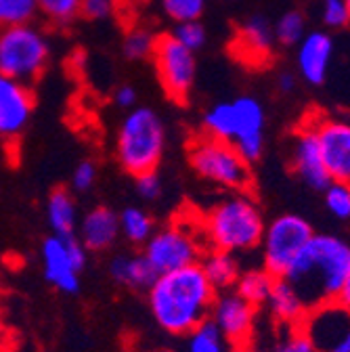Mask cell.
Wrapping results in <instances>:
<instances>
[{"label":"cell","instance_id":"obj_9","mask_svg":"<svg viewBox=\"0 0 350 352\" xmlns=\"http://www.w3.org/2000/svg\"><path fill=\"white\" fill-rule=\"evenodd\" d=\"M151 59H153L164 93L174 103H187L193 91V84H195V74H197L195 53L185 49L183 44L168 32L155 38Z\"/></svg>","mask_w":350,"mask_h":352},{"label":"cell","instance_id":"obj_7","mask_svg":"<svg viewBox=\"0 0 350 352\" xmlns=\"http://www.w3.org/2000/svg\"><path fill=\"white\" fill-rule=\"evenodd\" d=\"M189 162L201 179L214 185L237 193H245L252 187V168L233 143L210 135L193 137L189 143Z\"/></svg>","mask_w":350,"mask_h":352},{"label":"cell","instance_id":"obj_33","mask_svg":"<svg viewBox=\"0 0 350 352\" xmlns=\"http://www.w3.org/2000/svg\"><path fill=\"white\" fill-rule=\"evenodd\" d=\"M321 21L329 30H342L350 23L344 0H321Z\"/></svg>","mask_w":350,"mask_h":352},{"label":"cell","instance_id":"obj_10","mask_svg":"<svg viewBox=\"0 0 350 352\" xmlns=\"http://www.w3.org/2000/svg\"><path fill=\"white\" fill-rule=\"evenodd\" d=\"M145 258L157 275L197 264L199 243L189 227L172 225L153 233L145 243Z\"/></svg>","mask_w":350,"mask_h":352},{"label":"cell","instance_id":"obj_20","mask_svg":"<svg viewBox=\"0 0 350 352\" xmlns=\"http://www.w3.org/2000/svg\"><path fill=\"white\" fill-rule=\"evenodd\" d=\"M267 304L271 306L273 315L285 325H300L304 321V317L309 315V308L304 306V302L300 300L296 289L285 279L275 281Z\"/></svg>","mask_w":350,"mask_h":352},{"label":"cell","instance_id":"obj_41","mask_svg":"<svg viewBox=\"0 0 350 352\" xmlns=\"http://www.w3.org/2000/svg\"><path fill=\"white\" fill-rule=\"evenodd\" d=\"M325 352H350V327L344 336H340Z\"/></svg>","mask_w":350,"mask_h":352},{"label":"cell","instance_id":"obj_3","mask_svg":"<svg viewBox=\"0 0 350 352\" xmlns=\"http://www.w3.org/2000/svg\"><path fill=\"white\" fill-rule=\"evenodd\" d=\"M201 231L212 245L221 252H248L260 245L265 233L262 212L252 197L235 193L216 204L201 220Z\"/></svg>","mask_w":350,"mask_h":352},{"label":"cell","instance_id":"obj_38","mask_svg":"<svg viewBox=\"0 0 350 352\" xmlns=\"http://www.w3.org/2000/svg\"><path fill=\"white\" fill-rule=\"evenodd\" d=\"M137 99H139L137 91H135L133 86H128V84L120 86L118 91H116V95H113L116 105H118V107H124V109H133V107H137Z\"/></svg>","mask_w":350,"mask_h":352},{"label":"cell","instance_id":"obj_4","mask_svg":"<svg viewBox=\"0 0 350 352\" xmlns=\"http://www.w3.org/2000/svg\"><path fill=\"white\" fill-rule=\"evenodd\" d=\"M206 135L233 143L241 157L252 164L265 149V109L256 97H237L212 105L204 116Z\"/></svg>","mask_w":350,"mask_h":352},{"label":"cell","instance_id":"obj_23","mask_svg":"<svg viewBox=\"0 0 350 352\" xmlns=\"http://www.w3.org/2000/svg\"><path fill=\"white\" fill-rule=\"evenodd\" d=\"M275 281H277V279H275L271 273H267L265 269L245 271V273L239 275L237 281H235V285H237V292H235V294L256 308V306L265 304V302L269 300Z\"/></svg>","mask_w":350,"mask_h":352},{"label":"cell","instance_id":"obj_5","mask_svg":"<svg viewBox=\"0 0 350 352\" xmlns=\"http://www.w3.org/2000/svg\"><path fill=\"white\" fill-rule=\"evenodd\" d=\"M166 132L160 116L149 107H133L122 120L116 139V155L120 166L135 179L155 172L164 155Z\"/></svg>","mask_w":350,"mask_h":352},{"label":"cell","instance_id":"obj_2","mask_svg":"<svg viewBox=\"0 0 350 352\" xmlns=\"http://www.w3.org/2000/svg\"><path fill=\"white\" fill-rule=\"evenodd\" d=\"M350 275V245L333 235H313L283 277L300 296L304 306H317L336 300L344 279Z\"/></svg>","mask_w":350,"mask_h":352},{"label":"cell","instance_id":"obj_27","mask_svg":"<svg viewBox=\"0 0 350 352\" xmlns=\"http://www.w3.org/2000/svg\"><path fill=\"white\" fill-rule=\"evenodd\" d=\"M38 13L45 15L53 25L65 28L76 17H80L82 0H36Z\"/></svg>","mask_w":350,"mask_h":352},{"label":"cell","instance_id":"obj_34","mask_svg":"<svg viewBox=\"0 0 350 352\" xmlns=\"http://www.w3.org/2000/svg\"><path fill=\"white\" fill-rule=\"evenodd\" d=\"M275 352H317L302 325H287V336L277 344Z\"/></svg>","mask_w":350,"mask_h":352},{"label":"cell","instance_id":"obj_32","mask_svg":"<svg viewBox=\"0 0 350 352\" xmlns=\"http://www.w3.org/2000/svg\"><path fill=\"white\" fill-rule=\"evenodd\" d=\"M172 36L177 38L185 49H189L191 53L199 51L204 44H206V28L197 21H185V23H177L174 25Z\"/></svg>","mask_w":350,"mask_h":352},{"label":"cell","instance_id":"obj_13","mask_svg":"<svg viewBox=\"0 0 350 352\" xmlns=\"http://www.w3.org/2000/svg\"><path fill=\"white\" fill-rule=\"evenodd\" d=\"M275 34L262 15L248 17L233 34L231 55L250 69H265L275 55Z\"/></svg>","mask_w":350,"mask_h":352},{"label":"cell","instance_id":"obj_35","mask_svg":"<svg viewBox=\"0 0 350 352\" xmlns=\"http://www.w3.org/2000/svg\"><path fill=\"white\" fill-rule=\"evenodd\" d=\"M116 11V0H82L80 15L91 21H101L111 17Z\"/></svg>","mask_w":350,"mask_h":352},{"label":"cell","instance_id":"obj_17","mask_svg":"<svg viewBox=\"0 0 350 352\" xmlns=\"http://www.w3.org/2000/svg\"><path fill=\"white\" fill-rule=\"evenodd\" d=\"M210 321L218 327L225 340L233 344H243L252 333L254 306L237 294H225L221 298H214Z\"/></svg>","mask_w":350,"mask_h":352},{"label":"cell","instance_id":"obj_37","mask_svg":"<svg viewBox=\"0 0 350 352\" xmlns=\"http://www.w3.org/2000/svg\"><path fill=\"white\" fill-rule=\"evenodd\" d=\"M137 191L145 199L160 197V193H162V181H160L157 172H147V174L137 176Z\"/></svg>","mask_w":350,"mask_h":352},{"label":"cell","instance_id":"obj_24","mask_svg":"<svg viewBox=\"0 0 350 352\" xmlns=\"http://www.w3.org/2000/svg\"><path fill=\"white\" fill-rule=\"evenodd\" d=\"M120 231L130 243H147L153 235V220L141 208H126L120 216Z\"/></svg>","mask_w":350,"mask_h":352},{"label":"cell","instance_id":"obj_8","mask_svg":"<svg viewBox=\"0 0 350 352\" xmlns=\"http://www.w3.org/2000/svg\"><path fill=\"white\" fill-rule=\"evenodd\" d=\"M315 235L313 227L298 214H281L262 233V262L265 271L283 279L304 245Z\"/></svg>","mask_w":350,"mask_h":352},{"label":"cell","instance_id":"obj_18","mask_svg":"<svg viewBox=\"0 0 350 352\" xmlns=\"http://www.w3.org/2000/svg\"><path fill=\"white\" fill-rule=\"evenodd\" d=\"M82 245L91 250H107L120 235V218L109 208H95L82 218Z\"/></svg>","mask_w":350,"mask_h":352},{"label":"cell","instance_id":"obj_19","mask_svg":"<svg viewBox=\"0 0 350 352\" xmlns=\"http://www.w3.org/2000/svg\"><path fill=\"white\" fill-rule=\"evenodd\" d=\"M111 277L128 287L135 289H149L157 279V273L145 258V254H122L116 256L109 264Z\"/></svg>","mask_w":350,"mask_h":352},{"label":"cell","instance_id":"obj_14","mask_svg":"<svg viewBox=\"0 0 350 352\" xmlns=\"http://www.w3.org/2000/svg\"><path fill=\"white\" fill-rule=\"evenodd\" d=\"M292 166L294 172L298 174V179L315 191H325V187L331 183L323 164L319 137L311 122V116L306 122H302V126L296 132L294 147H292Z\"/></svg>","mask_w":350,"mask_h":352},{"label":"cell","instance_id":"obj_15","mask_svg":"<svg viewBox=\"0 0 350 352\" xmlns=\"http://www.w3.org/2000/svg\"><path fill=\"white\" fill-rule=\"evenodd\" d=\"M34 111L30 86L0 74V139H19Z\"/></svg>","mask_w":350,"mask_h":352},{"label":"cell","instance_id":"obj_30","mask_svg":"<svg viewBox=\"0 0 350 352\" xmlns=\"http://www.w3.org/2000/svg\"><path fill=\"white\" fill-rule=\"evenodd\" d=\"M208 0H160V7L166 17L174 23L197 21L206 11Z\"/></svg>","mask_w":350,"mask_h":352},{"label":"cell","instance_id":"obj_36","mask_svg":"<svg viewBox=\"0 0 350 352\" xmlns=\"http://www.w3.org/2000/svg\"><path fill=\"white\" fill-rule=\"evenodd\" d=\"M95 181H97V168H95L93 162H82V164H78V168L72 174V185L78 191L91 189L95 185Z\"/></svg>","mask_w":350,"mask_h":352},{"label":"cell","instance_id":"obj_1","mask_svg":"<svg viewBox=\"0 0 350 352\" xmlns=\"http://www.w3.org/2000/svg\"><path fill=\"white\" fill-rule=\"evenodd\" d=\"M214 298L216 289L206 279L199 264L157 275L149 287L153 319L172 336H187L210 319Z\"/></svg>","mask_w":350,"mask_h":352},{"label":"cell","instance_id":"obj_39","mask_svg":"<svg viewBox=\"0 0 350 352\" xmlns=\"http://www.w3.org/2000/svg\"><path fill=\"white\" fill-rule=\"evenodd\" d=\"M333 302L340 304L342 308H346V311L350 313V275L344 279V283H342V287H340V292H338Z\"/></svg>","mask_w":350,"mask_h":352},{"label":"cell","instance_id":"obj_31","mask_svg":"<svg viewBox=\"0 0 350 352\" xmlns=\"http://www.w3.org/2000/svg\"><path fill=\"white\" fill-rule=\"evenodd\" d=\"M325 208L340 220L350 218V185L329 183L325 187Z\"/></svg>","mask_w":350,"mask_h":352},{"label":"cell","instance_id":"obj_42","mask_svg":"<svg viewBox=\"0 0 350 352\" xmlns=\"http://www.w3.org/2000/svg\"><path fill=\"white\" fill-rule=\"evenodd\" d=\"M7 340H9V336L5 333L3 321H0V352H3V350H5V346H7Z\"/></svg>","mask_w":350,"mask_h":352},{"label":"cell","instance_id":"obj_6","mask_svg":"<svg viewBox=\"0 0 350 352\" xmlns=\"http://www.w3.org/2000/svg\"><path fill=\"white\" fill-rule=\"evenodd\" d=\"M49 59V38L32 21L0 30V74L28 86L47 72Z\"/></svg>","mask_w":350,"mask_h":352},{"label":"cell","instance_id":"obj_29","mask_svg":"<svg viewBox=\"0 0 350 352\" xmlns=\"http://www.w3.org/2000/svg\"><path fill=\"white\" fill-rule=\"evenodd\" d=\"M155 38L153 32L145 30V28H133L126 38H124V55L130 59V61H143V59H149L151 53H153V47H155Z\"/></svg>","mask_w":350,"mask_h":352},{"label":"cell","instance_id":"obj_12","mask_svg":"<svg viewBox=\"0 0 350 352\" xmlns=\"http://www.w3.org/2000/svg\"><path fill=\"white\" fill-rule=\"evenodd\" d=\"M331 183L350 185V120L311 116Z\"/></svg>","mask_w":350,"mask_h":352},{"label":"cell","instance_id":"obj_43","mask_svg":"<svg viewBox=\"0 0 350 352\" xmlns=\"http://www.w3.org/2000/svg\"><path fill=\"white\" fill-rule=\"evenodd\" d=\"M346 3V9H348V17H350V0H344Z\"/></svg>","mask_w":350,"mask_h":352},{"label":"cell","instance_id":"obj_28","mask_svg":"<svg viewBox=\"0 0 350 352\" xmlns=\"http://www.w3.org/2000/svg\"><path fill=\"white\" fill-rule=\"evenodd\" d=\"M38 13L36 0H0V30L30 23Z\"/></svg>","mask_w":350,"mask_h":352},{"label":"cell","instance_id":"obj_40","mask_svg":"<svg viewBox=\"0 0 350 352\" xmlns=\"http://www.w3.org/2000/svg\"><path fill=\"white\" fill-rule=\"evenodd\" d=\"M277 86H279V91H281L283 95L292 93L294 88H296V76L289 74V72H281V74L277 76Z\"/></svg>","mask_w":350,"mask_h":352},{"label":"cell","instance_id":"obj_16","mask_svg":"<svg viewBox=\"0 0 350 352\" xmlns=\"http://www.w3.org/2000/svg\"><path fill=\"white\" fill-rule=\"evenodd\" d=\"M331 59H333V40L329 34L321 30L304 34V38L296 44L298 74L311 86L325 84Z\"/></svg>","mask_w":350,"mask_h":352},{"label":"cell","instance_id":"obj_11","mask_svg":"<svg viewBox=\"0 0 350 352\" xmlns=\"http://www.w3.org/2000/svg\"><path fill=\"white\" fill-rule=\"evenodd\" d=\"M86 264V250L82 241L72 237L53 235L42 243V267L47 281L65 292L74 294L80 287V271Z\"/></svg>","mask_w":350,"mask_h":352},{"label":"cell","instance_id":"obj_22","mask_svg":"<svg viewBox=\"0 0 350 352\" xmlns=\"http://www.w3.org/2000/svg\"><path fill=\"white\" fill-rule=\"evenodd\" d=\"M49 225L59 237H72L78 227V212L72 195L65 189H55L47 201Z\"/></svg>","mask_w":350,"mask_h":352},{"label":"cell","instance_id":"obj_25","mask_svg":"<svg viewBox=\"0 0 350 352\" xmlns=\"http://www.w3.org/2000/svg\"><path fill=\"white\" fill-rule=\"evenodd\" d=\"M273 34L281 47H296L306 34V17L300 11H287L273 25Z\"/></svg>","mask_w":350,"mask_h":352},{"label":"cell","instance_id":"obj_21","mask_svg":"<svg viewBox=\"0 0 350 352\" xmlns=\"http://www.w3.org/2000/svg\"><path fill=\"white\" fill-rule=\"evenodd\" d=\"M197 264L201 267L206 279L210 281V285L214 289H227V287L235 285V281L239 277V264H237L235 256L229 252L212 250Z\"/></svg>","mask_w":350,"mask_h":352},{"label":"cell","instance_id":"obj_26","mask_svg":"<svg viewBox=\"0 0 350 352\" xmlns=\"http://www.w3.org/2000/svg\"><path fill=\"white\" fill-rule=\"evenodd\" d=\"M187 336H189L187 342L189 352H225V338L210 319L199 323Z\"/></svg>","mask_w":350,"mask_h":352}]
</instances>
